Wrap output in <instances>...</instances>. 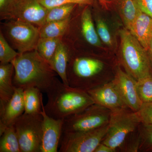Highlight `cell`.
<instances>
[{
	"instance_id": "6",
	"label": "cell",
	"mask_w": 152,
	"mask_h": 152,
	"mask_svg": "<svg viewBox=\"0 0 152 152\" xmlns=\"http://www.w3.org/2000/svg\"><path fill=\"white\" fill-rule=\"evenodd\" d=\"M112 111L94 104L64 119L63 133L91 130L108 124Z\"/></svg>"
},
{
	"instance_id": "24",
	"label": "cell",
	"mask_w": 152,
	"mask_h": 152,
	"mask_svg": "<svg viewBox=\"0 0 152 152\" xmlns=\"http://www.w3.org/2000/svg\"><path fill=\"white\" fill-rule=\"evenodd\" d=\"M76 4H66L49 9L46 18L45 23L61 20L70 17Z\"/></svg>"
},
{
	"instance_id": "9",
	"label": "cell",
	"mask_w": 152,
	"mask_h": 152,
	"mask_svg": "<svg viewBox=\"0 0 152 152\" xmlns=\"http://www.w3.org/2000/svg\"><path fill=\"white\" fill-rule=\"evenodd\" d=\"M7 34L20 54L36 50L40 39L39 29L20 20H12L7 24Z\"/></svg>"
},
{
	"instance_id": "23",
	"label": "cell",
	"mask_w": 152,
	"mask_h": 152,
	"mask_svg": "<svg viewBox=\"0 0 152 152\" xmlns=\"http://www.w3.org/2000/svg\"><path fill=\"white\" fill-rule=\"evenodd\" d=\"M61 42V38H40L36 50L40 56L49 64Z\"/></svg>"
},
{
	"instance_id": "12",
	"label": "cell",
	"mask_w": 152,
	"mask_h": 152,
	"mask_svg": "<svg viewBox=\"0 0 152 152\" xmlns=\"http://www.w3.org/2000/svg\"><path fill=\"white\" fill-rule=\"evenodd\" d=\"M41 114L43 119L41 152H58L63 134L64 119L49 116L45 111L44 104Z\"/></svg>"
},
{
	"instance_id": "29",
	"label": "cell",
	"mask_w": 152,
	"mask_h": 152,
	"mask_svg": "<svg viewBox=\"0 0 152 152\" xmlns=\"http://www.w3.org/2000/svg\"><path fill=\"white\" fill-rule=\"evenodd\" d=\"M137 113L141 124L152 125V102L143 103Z\"/></svg>"
},
{
	"instance_id": "34",
	"label": "cell",
	"mask_w": 152,
	"mask_h": 152,
	"mask_svg": "<svg viewBox=\"0 0 152 152\" xmlns=\"http://www.w3.org/2000/svg\"><path fill=\"white\" fill-rule=\"evenodd\" d=\"M147 52L148 53V56L149 57L150 60L151 61L152 66V37L151 39V41H150L149 44Z\"/></svg>"
},
{
	"instance_id": "33",
	"label": "cell",
	"mask_w": 152,
	"mask_h": 152,
	"mask_svg": "<svg viewBox=\"0 0 152 152\" xmlns=\"http://www.w3.org/2000/svg\"><path fill=\"white\" fill-rule=\"evenodd\" d=\"M116 150L113 148L101 143L96 148L94 152H117Z\"/></svg>"
},
{
	"instance_id": "2",
	"label": "cell",
	"mask_w": 152,
	"mask_h": 152,
	"mask_svg": "<svg viewBox=\"0 0 152 152\" xmlns=\"http://www.w3.org/2000/svg\"><path fill=\"white\" fill-rule=\"evenodd\" d=\"M47 94L44 109L54 118L64 119L95 104L87 92L64 84L58 79Z\"/></svg>"
},
{
	"instance_id": "32",
	"label": "cell",
	"mask_w": 152,
	"mask_h": 152,
	"mask_svg": "<svg viewBox=\"0 0 152 152\" xmlns=\"http://www.w3.org/2000/svg\"><path fill=\"white\" fill-rule=\"evenodd\" d=\"M15 0H0V14L2 18H6Z\"/></svg>"
},
{
	"instance_id": "16",
	"label": "cell",
	"mask_w": 152,
	"mask_h": 152,
	"mask_svg": "<svg viewBox=\"0 0 152 152\" xmlns=\"http://www.w3.org/2000/svg\"><path fill=\"white\" fill-rule=\"evenodd\" d=\"M14 66L12 63L0 65V109L10 100L15 93L12 74Z\"/></svg>"
},
{
	"instance_id": "35",
	"label": "cell",
	"mask_w": 152,
	"mask_h": 152,
	"mask_svg": "<svg viewBox=\"0 0 152 152\" xmlns=\"http://www.w3.org/2000/svg\"><path fill=\"white\" fill-rule=\"evenodd\" d=\"M75 1L77 4H86L90 0H75Z\"/></svg>"
},
{
	"instance_id": "20",
	"label": "cell",
	"mask_w": 152,
	"mask_h": 152,
	"mask_svg": "<svg viewBox=\"0 0 152 152\" xmlns=\"http://www.w3.org/2000/svg\"><path fill=\"white\" fill-rule=\"evenodd\" d=\"M70 17L61 20L46 23L39 28L41 38H59L64 34L69 26Z\"/></svg>"
},
{
	"instance_id": "22",
	"label": "cell",
	"mask_w": 152,
	"mask_h": 152,
	"mask_svg": "<svg viewBox=\"0 0 152 152\" xmlns=\"http://www.w3.org/2000/svg\"><path fill=\"white\" fill-rule=\"evenodd\" d=\"M120 9L123 22L127 29L129 30L141 10L135 0H122Z\"/></svg>"
},
{
	"instance_id": "10",
	"label": "cell",
	"mask_w": 152,
	"mask_h": 152,
	"mask_svg": "<svg viewBox=\"0 0 152 152\" xmlns=\"http://www.w3.org/2000/svg\"><path fill=\"white\" fill-rule=\"evenodd\" d=\"M48 12L39 0H15L5 19L20 20L41 27L45 23Z\"/></svg>"
},
{
	"instance_id": "11",
	"label": "cell",
	"mask_w": 152,
	"mask_h": 152,
	"mask_svg": "<svg viewBox=\"0 0 152 152\" xmlns=\"http://www.w3.org/2000/svg\"><path fill=\"white\" fill-rule=\"evenodd\" d=\"M113 81L128 108L137 112L142 102L137 91V81L118 66Z\"/></svg>"
},
{
	"instance_id": "28",
	"label": "cell",
	"mask_w": 152,
	"mask_h": 152,
	"mask_svg": "<svg viewBox=\"0 0 152 152\" xmlns=\"http://www.w3.org/2000/svg\"><path fill=\"white\" fill-rule=\"evenodd\" d=\"M97 32L101 41L107 45L112 46L113 45V39L107 25L104 21L101 18H98L96 20Z\"/></svg>"
},
{
	"instance_id": "3",
	"label": "cell",
	"mask_w": 152,
	"mask_h": 152,
	"mask_svg": "<svg viewBox=\"0 0 152 152\" xmlns=\"http://www.w3.org/2000/svg\"><path fill=\"white\" fill-rule=\"evenodd\" d=\"M120 62L136 80L152 76V66L147 51L127 29L120 31Z\"/></svg>"
},
{
	"instance_id": "25",
	"label": "cell",
	"mask_w": 152,
	"mask_h": 152,
	"mask_svg": "<svg viewBox=\"0 0 152 152\" xmlns=\"http://www.w3.org/2000/svg\"><path fill=\"white\" fill-rule=\"evenodd\" d=\"M140 144L138 151L152 152V125L141 124L139 126Z\"/></svg>"
},
{
	"instance_id": "18",
	"label": "cell",
	"mask_w": 152,
	"mask_h": 152,
	"mask_svg": "<svg viewBox=\"0 0 152 152\" xmlns=\"http://www.w3.org/2000/svg\"><path fill=\"white\" fill-rule=\"evenodd\" d=\"M82 32L86 40L94 46H102L101 41L93 23L91 13L89 9L86 8L82 13Z\"/></svg>"
},
{
	"instance_id": "14",
	"label": "cell",
	"mask_w": 152,
	"mask_h": 152,
	"mask_svg": "<svg viewBox=\"0 0 152 152\" xmlns=\"http://www.w3.org/2000/svg\"><path fill=\"white\" fill-rule=\"evenodd\" d=\"M24 112V90L15 87L12 98L3 108L0 109V136L6 128L14 125Z\"/></svg>"
},
{
	"instance_id": "4",
	"label": "cell",
	"mask_w": 152,
	"mask_h": 152,
	"mask_svg": "<svg viewBox=\"0 0 152 152\" xmlns=\"http://www.w3.org/2000/svg\"><path fill=\"white\" fill-rule=\"evenodd\" d=\"M105 67L102 60L94 57L70 58L67 68L69 86L87 92L105 84L99 78Z\"/></svg>"
},
{
	"instance_id": "8",
	"label": "cell",
	"mask_w": 152,
	"mask_h": 152,
	"mask_svg": "<svg viewBox=\"0 0 152 152\" xmlns=\"http://www.w3.org/2000/svg\"><path fill=\"white\" fill-rule=\"evenodd\" d=\"M108 124L91 130L63 133L59 152H94L106 135Z\"/></svg>"
},
{
	"instance_id": "31",
	"label": "cell",
	"mask_w": 152,
	"mask_h": 152,
	"mask_svg": "<svg viewBox=\"0 0 152 152\" xmlns=\"http://www.w3.org/2000/svg\"><path fill=\"white\" fill-rule=\"evenodd\" d=\"M139 8L152 18V0H135Z\"/></svg>"
},
{
	"instance_id": "21",
	"label": "cell",
	"mask_w": 152,
	"mask_h": 152,
	"mask_svg": "<svg viewBox=\"0 0 152 152\" xmlns=\"http://www.w3.org/2000/svg\"><path fill=\"white\" fill-rule=\"evenodd\" d=\"M0 136V152H21L14 125L6 128Z\"/></svg>"
},
{
	"instance_id": "17",
	"label": "cell",
	"mask_w": 152,
	"mask_h": 152,
	"mask_svg": "<svg viewBox=\"0 0 152 152\" xmlns=\"http://www.w3.org/2000/svg\"><path fill=\"white\" fill-rule=\"evenodd\" d=\"M70 58L66 46L61 42L59 44L56 51L49 63L52 69L56 73L62 82L69 86L67 78V68Z\"/></svg>"
},
{
	"instance_id": "5",
	"label": "cell",
	"mask_w": 152,
	"mask_h": 152,
	"mask_svg": "<svg viewBox=\"0 0 152 152\" xmlns=\"http://www.w3.org/2000/svg\"><path fill=\"white\" fill-rule=\"evenodd\" d=\"M141 124L137 112L129 108L112 111L107 132L101 143L117 151Z\"/></svg>"
},
{
	"instance_id": "26",
	"label": "cell",
	"mask_w": 152,
	"mask_h": 152,
	"mask_svg": "<svg viewBox=\"0 0 152 152\" xmlns=\"http://www.w3.org/2000/svg\"><path fill=\"white\" fill-rule=\"evenodd\" d=\"M137 88L142 103L152 102V76L145 77L137 81Z\"/></svg>"
},
{
	"instance_id": "30",
	"label": "cell",
	"mask_w": 152,
	"mask_h": 152,
	"mask_svg": "<svg viewBox=\"0 0 152 152\" xmlns=\"http://www.w3.org/2000/svg\"><path fill=\"white\" fill-rule=\"evenodd\" d=\"M42 5L46 8L50 9L58 6L69 4H77L75 0H39Z\"/></svg>"
},
{
	"instance_id": "27",
	"label": "cell",
	"mask_w": 152,
	"mask_h": 152,
	"mask_svg": "<svg viewBox=\"0 0 152 152\" xmlns=\"http://www.w3.org/2000/svg\"><path fill=\"white\" fill-rule=\"evenodd\" d=\"M8 43L2 33H0V61L1 64L11 63L18 55Z\"/></svg>"
},
{
	"instance_id": "7",
	"label": "cell",
	"mask_w": 152,
	"mask_h": 152,
	"mask_svg": "<svg viewBox=\"0 0 152 152\" xmlns=\"http://www.w3.org/2000/svg\"><path fill=\"white\" fill-rule=\"evenodd\" d=\"M42 114L24 113L14 124L21 152H41Z\"/></svg>"
},
{
	"instance_id": "1",
	"label": "cell",
	"mask_w": 152,
	"mask_h": 152,
	"mask_svg": "<svg viewBox=\"0 0 152 152\" xmlns=\"http://www.w3.org/2000/svg\"><path fill=\"white\" fill-rule=\"evenodd\" d=\"M15 87L25 90L35 87L47 94L57 80V74L37 50L20 54L12 61Z\"/></svg>"
},
{
	"instance_id": "19",
	"label": "cell",
	"mask_w": 152,
	"mask_h": 152,
	"mask_svg": "<svg viewBox=\"0 0 152 152\" xmlns=\"http://www.w3.org/2000/svg\"><path fill=\"white\" fill-rule=\"evenodd\" d=\"M24 113H41L42 110V92L38 88L30 87L24 90Z\"/></svg>"
},
{
	"instance_id": "15",
	"label": "cell",
	"mask_w": 152,
	"mask_h": 152,
	"mask_svg": "<svg viewBox=\"0 0 152 152\" xmlns=\"http://www.w3.org/2000/svg\"><path fill=\"white\" fill-rule=\"evenodd\" d=\"M147 51L152 37V18L141 11L129 30Z\"/></svg>"
},
{
	"instance_id": "13",
	"label": "cell",
	"mask_w": 152,
	"mask_h": 152,
	"mask_svg": "<svg viewBox=\"0 0 152 152\" xmlns=\"http://www.w3.org/2000/svg\"><path fill=\"white\" fill-rule=\"evenodd\" d=\"M87 92L95 104L112 111L128 108L113 80Z\"/></svg>"
}]
</instances>
